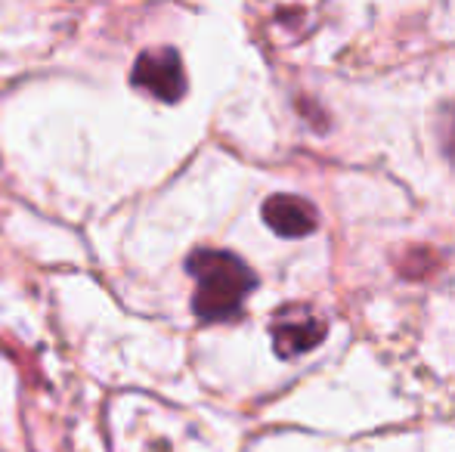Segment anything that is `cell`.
<instances>
[{"instance_id": "7a4b0ae2", "label": "cell", "mask_w": 455, "mask_h": 452, "mask_svg": "<svg viewBox=\"0 0 455 452\" xmlns=\"http://www.w3.org/2000/svg\"><path fill=\"white\" fill-rule=\"evenodd\" d=\"M133 87L152 93L162 103H177L186 93V75H183V62L177 56V50L171 47H152L143 50L133 62L131 72Z\"/></svg>"}, {"instance_id": "6da1fadb", "label": "cell", "mask_w": 455, "mask_h": 452, "mask_svg": "<svg viewBox=\"0 0 455 452\" xmlns=\"http://www.w3.org/2000/svg\"><path fill=\"white\" fill-rule=\"evenodd\" d=\"M186 266L196 279V313L208 322L239 313L245 295L254 289L251 270L235 254L202 248Z\"/></svg>"}, {"instance_id": "277c9868", "label": "cell", "mask_w": 455, "mask_h": 452, "mask_svg": "<svg viewBox=\"0 0 455 452\" xmlns=\"http://www.w3.org/2000/svg\"><path fill=\"white\" fill-rule=\"evenodd\" d=\"M325 335V326L319 320H310V316H300L294 322H279L273 329V338H275V350L282 356H298L304 350L316 347Z\"/></svg>"}, {"instance_id": "3957f363", "label": "cell", "mask_w": 455, "mask_h": 452, "mask_svg": "<svg viewBox=\"0 0 455 452\" xmlns=\"http://www.w3.org/2000/svg\"><path fill=\"white\" fill-rule=\"evenodd\" d=\"M264 220L273 233L285 239H300L316 229V208L298 195H273L264 202Z\"/></svg>"}]
</instances>
